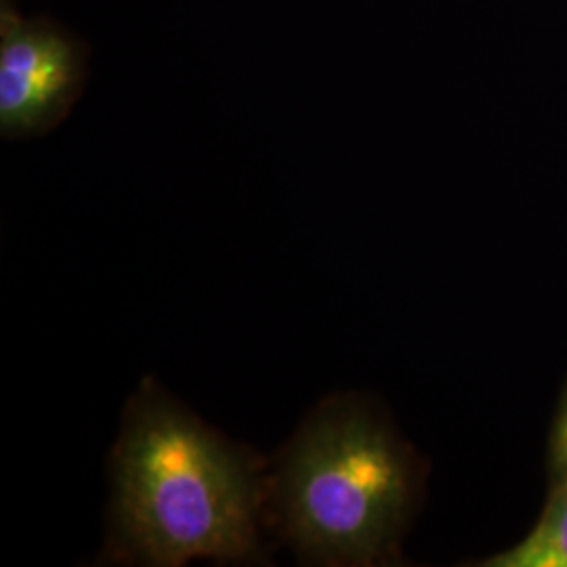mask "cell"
Here are the masks:
<instances>
[{
    "mask_svg": "<svg viewBox=\"0 0 567 567\" xmlns=\"http://www.w3.org/2000/svg\"><path fill=\"white\" fill-rule=\"evenodd\" d=\"M86 47L49 18L23 20L0 0V133L32 137L55 128L81 97Z\"/></svg>",
    "mask_w": 567,
    "mask_h": 567,
    "instance_id": "cell-3",
    "label": "cell"
},
{
    "mask_svg": "<svg viewBox=\"0 0 567 567\" xmlns=\"http://www.w3.org/2000/svg\"><path fill=\"white\" fill-rule=\"evenodd\" d=\"M112 473V557L145 566L261 557L257 461L156 386L128 408Z\"/></svg>",
    "mask_w": 567,
    "mask_h": 567,
    "instance_id": "cell-1",
    "label": "cell"
},
{
    "mask_svg": "<svg viewBox=\"0 0 567 567\" xmlns=\"http://www.w3.org/2000/svg\"><path fill=\"white\" fill-rule=\"evenodd\" d=\"M550 465L555 480H567V391L550 435Z\"/></svg>",
    "mask_w": 567,
    "mask_h": 567,
    "instance_id": "cell-5",
    "label": "cell"
},
{
    "mask_svg": "<svg viewBox=\"0 0 567 567\" xmlns=\"http://www.w3.org/2000/svg\"><path fill=\"white\" fill-rule=\"evenodd\" d=\"M284 534L305 561L389 559L414 507L416 468L398 435L362 405L330 404L301 429L276 477Z\"/></svg>",
    "mask_w": 567,
    "mask_h": 567,
    "instance_id": "cell-2",
    "label": "cell"
},
{
    "mask_svg": "<svg viewBox=\"0 0 567 567\" xmlns=\"http://www.w3.org/2000/svg\"><path fill=\"white\" fill-rule=\"evenodd\" d=\"M484 567H567V480H555L547 507L526 538L482 561Z\"/></svg>",
    "mask_w": 567,
    "mask_h": 567,
    "instance_id": "cell-4",
    "label": "cell"
}]
</instances>
